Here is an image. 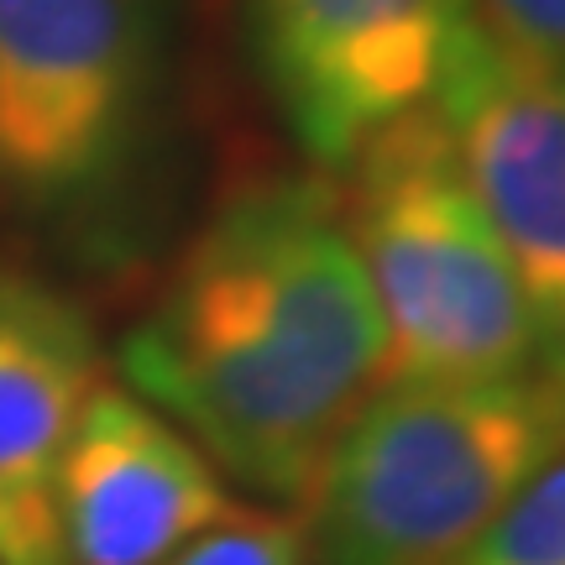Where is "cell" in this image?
<instances>
[{
	"label": "cell",
	"instance_id": "obj_1",
	"mask_svg": "<svg viewBox=\"0 0 565 565\" xmlns=\"http://www.w3.org/2000/svg\"><path fill=\"white\" fill-rule=\"evenodd\" d=\"M137 398L242 487L303 503L387 341L341 200L315 179L236 189L121 341Z\"/></svg>",
	"mask_w": 565,
	"mask_h": 565
},
{
	"label": "cell",
	"instance_id": "obj_2",
	"mask_svg": "<svg viewBox=\"0 0 565 565\" xmlns=\"http://www.w3.org/2000/svg\"><path fill=\"white\" fill-rule=\"evenodd\" d=\"M565 445V398L540 377L383 383L309 487L315 565H456Z\"/></svg>",
	"mask_w": 565,
	"mask_h": 565
},
{
	"label": "cell",
	"instance_id": "obj_3",
	"mask_svg": "<svg viewBox=\"0 0 565 565\" xmlns=\"http://www.w3.org/2000/svg\"><path fill=\"white\" fill-rule=\"evenodd\" d=\"M341 221L383 315V383H503L534 372V335L456 141L424 105L345 162Z\"/></svg>",
	"mask_w": 565,
	"mask_h": 565
},
{
	"label": "cell",
	"instance_id": "obj_4",
	"mask_svg": "<svg viewBox=\"0 0 565 565\" xmlns=\"http://www.w3.org/2000/svg\"><path fill=\"white\" fill-rule=\"evenodd\" d=\"M162 63V0H0V200L68 204L126 162Z\"/></svg>",
	"mask_w": 565,
	"mask_h": 565
},
{
	"label": "cell",
	"instance_id": "obj_5",
	"mask_svg": "<svg viewBox=\"0 0 565 565\" xmlns=\"http://www.w3.org/2000/svg\"><path fill=\"white\" fill-rule=\"evenodd\" d=\"M471 26L477 0H252L267 95L320 168L435 105Z\"/></svg>",
	"mask_w": 565,
	"mask_h": 565
},
{
	"label": "cell",
	"instance_id": "obj_6",
	"mask_svg": "<svg viewBox=\"0 0 565 565\" xmlns=\"http://www.w3.org/2000/svg\"><path fill=\"white\" fill-rule=\"evenodd\" d=\"M435 116L513 267L534 372L565 398V74L513 58L477 21L435 95Z\"/></svg>",
	"mask_w": 565,
	"mask_h": 565
},
{
	"label": "cell",
	"instance_id": "obj_7",
	"mask_svg": "<svg viewBox=\"0 0 565 565\" xmlns=\"http://www.w3.org/2000/svg\"><path fill=\"white\" fill-rule=\"evenodd\" d=\"M53 503L68 565H158L236 508L179 424L110 383L74 419Z\"/></svg>",
	"mask_w": 565,
	"mask_h": 565
},
{
	"label": "cell",
	"instance_id": "obj_8",
	"mask_svg": "<svg viewBox=\"0 0 565 565\" xmlns=\"http://www.w3.org/2000/svg\"><path fill=\"white\" fill-rule=\"evenodd\" d=\"M95 387L89 320L58 288L0 263V565H68L53 487Z\"/></svg>",
	"mask_w": 565,
	"mask_h": 565
},
{
	"label": "cell",
	"instance_id": "obj_9",
	"mask_svg": "<svg viewBox=\"0 0 565 565\" xmlns=\"http://www.w3.org/2000/svg\"><path fill=\"white\" fill-rule=\"evenodd\" d=\"M456 565H565V445L508 498Z\"/></svg>",
	"mask_w": 565,
	"mask_h": 565
},
{
	"label": "cell",
	"instance_id": "obj_10",
	"mask_svg": "<svg viewBox=\"0 0 565 565\" xmlns=\"http://www.w3.org/2000/svg\"><path fill=\"white\" fill-rule=\"evenodd\" d=\"M158 565H315V540L303 513L236 503L225 519L200 529L189 545L162 555Z\"/></svg>",
	"mask_w": 565,
	"mask_h": 565
},
{
	"label": "cell",
	"instance_id": "obj_11",
	"mask_svg": "<svg viewBox=\"0 0 565 565\" xmlns=\"http://www.w3.org/2000/svg\"><path fill=\"white\" fill-rule=\"evenodd\" d=\"M477 21L513 58L565 74V0H477Z\"/></svg>",
	"mask_w": 565,
	"mask_h": 565
}]
</instances>
